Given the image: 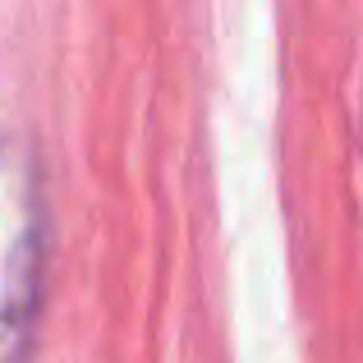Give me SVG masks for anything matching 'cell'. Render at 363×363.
<instances>
[{
	"instance_id": "obj_1",
	"label": "cell",
	"mask_w": 363,
	"mask_h": 363,
	"mask_svg": "<svg viewBox=\"0 0 363 363\" xmlns=\"http://www.w3.org/2000/svg\"><path fill=\"white\" fill-rule=\"evenodd\" d=\"M46 198L33 147L0 133V363H23L42 303Z\"/></svg>"
}]
</instances>
